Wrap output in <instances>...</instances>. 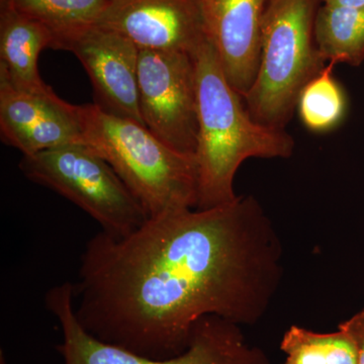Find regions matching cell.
<instances>
[{
	"label": "cell",
	"mask_w": 364,
	"mask_h": 364,
	"mask_svg": "<svg viewBox=\"0 0 364 364\" xmlns=\"http://www.w3.org/2000/svg\"><path fill=\"white\" fill-rule=\"evenodd\" d=\"M282 262L272 219L254 196H238L151 218L126 236H93L73 284L74 310L105 343L173 358L207 316L257 324L279 293Z\"/></svg>",
	"instance_id": "obj_1"
},
{
	"label": "cell",
	"mask_w": 364,
	"mask_h": 364,
	"mask_svg": "<svg viewBox=\"0 0 364 364\" xmlns=\"http://www.w3.org/2000/svg\"><path fill=\"white\" fill-rule=\"evenodd\" d=\"M196 66L198 134V203L207 210L237 200L234 179L249 158H289L294 140L286 130L254 121L244 98L230 85L210 39L193 54Z\"/></svg>",
	"instance_id": "obj_2"
},
{
	"label": "cell",
	"mask_w": 364,
	"mask_h": 364,
	"mask_svg": "<svg viewBox=\"0 0 364 364\" xmlns=\"http://www.w3.org/2000/svg\"><path fill=\"white\" fill-rule=\"evenodd\" d=\"M77 114L83 143L111 165L148 219L196 208L195 155L172 149L143 124L107 114L95 104L77 105Z\"/></svg>",
	"instance_id": "obj_3"
},
{
	"label": "cell",
	"mask_w": 364,
	"mask_h": 364,
	"mask_svg": "<svg viewBox=\"0 0 364 364\" xmlns=\"http://www.w3.org/2000/svg\"><path fill=\"white\" fill-rule=\"evenodd\" d=\"M322 0H267L261 28L257 77L244 97L254 121L286 130L299 95L324 70L314 25Z\"/></svg>",
	"instance_id": "obj_4"
},
{
	"label": "cell",
	"mask_w": 364,
	"mask_h": 364,
	"mask_svg": "<svg viewBox=\"0 0 364 364\" xmlns=\"http://www.w3.org/2000/svg\"><path fill=\"white\" fill-rule=\"evenodd\" d=\"M45 304L61 327L63 341L56 350L63 364H270L262 349L246 341L240 326L217 316L196 322L188 348L182 353L158 359L105 343L86 332L76 318L70 282L50 289Z\"/></svg>",
	"instance_id": "obj_5"
},
{
	"label": "cell",
	"mask_w": 364,
	"mask_h": 364,
	"mask_svg": "<svg viewBox=\"0 0 364 364\" xmlns=\"http://www.w3.org/2000/svg\"><path fill=\"white\" fill-rule=\"evenodd\" d=\"M20 169L31 181L82 208L112 236H126L148 220L111 165L85 143L23 155Z\"/></svg>",
	"instance_id": "obj_6"
},
{
	"label": "cell",
	"mask_w": 364,
	"mask_h": 364,
	"mask_svg": "<svg viewBox=\"0 0 364 364\" xmlns=\"http://www.w3.org/2000/svg\"><path fill=\"white\" fill-rule=\"evenodd\" d=\"M138 90L144 126L172 149L196 156L198 121L193 55L140 50Z\"/></svg>",
	"instance_id": "obj_7"
},
{
	"label": "cell",
	"mask_w": 364,
	"mask_h": 364,
	"mask_svg": "<svg viewBox=\"0 0 364 364\" xmlns=\"http://www.w3.org/2000/svg\"><path fill=\"white\" fill-rule=\"evenodd\" d=\"M53 49L66 50L85 67L100 109L143 124L139 107L138 61L140 50L109 28L87 26L61 38Z\"/></svg>",
	"instance_id": "obj_8"
},
{
	"label": "cell",
	"mask_w": 364,
	"mask_h": 364,
	"mask_svg": "<svg viewBox=\"0 0 364 364\" xmlns=\"http://www.w3.org/2000/svg\"><path fill=\"white\" fill-rule=\"evenodd\" d=\"M97 25L139 50L193 55L208 39L200 0H112Z\"/></svg>",
	"instance_id": "obj_9"
},
{
	"label": "cell",
	"mask_w": 364,
	"mask_h": 364,
	"mask_svg": "<svg viewBox=\"0 0 364 364\" xmlns=\"http://www.w3.org/2000/svg\"><path fill=\"white\" fill-rule=\"evenodd\" d=\"M0 134L2 142L23 155L83 143L77 105L55 92L37 95L0 82Z\"/></svg>",
	"instance_id": "obj_10"
},
{
	"label": "cell",
	"mask_w": 364,
	"mask_h": 364,
	"mask_svg": "<svg viewBox=\"0 0 364 364\" xmlns=\"http://www.w3.org/2000/svg\"><path fill=\"white\" fill-rule=\"evenodd\" d=\"M267 0H200L208 39L230 85L245 97L257 77Z\"/></svg>",
	"instance_id": "obj_11"
},
{
	"label": "cell",
	"mask_w": 364,
	"mask_h": 364,
	"mask_svg": "<svg viewBox=\"0 0 364 364\" xmlns=\"http://www.w3.org/2000/svg\"><path fill=\"white\" fill-rule=\"evenodd\" d=\"M51 31L20 13L9 1H1L0 14V82L37 95L54 92L38 69L41 52L52 48Z\"/></svg>",
	"instance_id": "obj_12"
},
{
	"label": "cell",
	"mask_w": 364,
	"mask_h": 364,
	"mask_svg": "<svg viewBox=\"0 0 364 364\" xmlns=\"http://www.w3.org/2000/svg\"><path fill=\"white\" fill-rule=\"evenodd\" d=\"M314 38L326 64L359 66L364 61V9L328 6L318 7Z\"/></svg>",
	"instance_id": "obj_13"
},
{
	"label": "cell",
	"mask_w": 364,
	"mask_h": 364,
	"mask_svg": "<svg viewBox=\"0 0 364 364\" xmlns=\"http://www.w3.org/2000/svg\"><path fill=\"white\" fill-rule=\"evenodd\" d=\"M20 13L51 31L53 45L61 38L97 25L112 0H9Z\"/></svg>",
	"instance_id": "obj_14"
},
{
	"label": "cell",
	"mask_w": 364,
	"mask_h": 364,
	"mask_svg": "<svg viewBox=\"0 0 364 364\" xmlns=\"http://www.w3.org/2000/svg\"><path fill=\"white\" fill-rule=\"evenodd\" d=\"M282 364H358L353 341L346 333H318L291 326L282 336Z\"/></svg>",
	"instance_id": "obj_15"
},
{
	"label": "cell",
	"mask_w": 364,
	"mask_h": 364,
	"mask_svg": "<svg viewBox=\"0 0 364 364\" xmlns=\"http://www.w3.org/2000/svg\"><path fill=\"white\" fill-rule=\"evenodd\" d=\"M333 64L314 77L299 95V117L308 130L324 133L336 128L345 114L346 100L343 90L332 75Z\"/></svg>",
	"instance_id": "obj_16"
},
{
	"label": "cell",
	"mask_w": 364,
	"mask_h": 364,
	"mask_svg": "<svg viewBox=\"0 0 364 364\" xmlns=\"http://www.w3.org/2000/svg\"><path fill=\"white\" fill-rule=\"evenodd\" d=\"M338 329L346 333L353 341L358 353V364H364V309L340 323Z\"/></svg>",
	"instance_id": "obj_17"
},
{
	"label": "cell",
	"mask_w": 364,
	"mask_h": 364,
	"mask_svg": "<svg viewBox=\"0 0 364 364\" xmlns=\"http://www.w3.org/2000/svg\"><path fill=\"white\" fill-rule=\"evenodd\" d=\"M322 4H328V6L364 9V0H322Z\"/></svg>",
	"instance_id": "obj_18"
},
{
	"label": "cell",
	"mask_w": 364,
	"mask_h": 364,
	"mask_svg": "<svg viewBox=\"0 0 364 364\" xmlns=\"http://www.w3.org/2000/svg\"><path fill=\"white\" fill-rule=\"evenodd\" d=\"M0 364H7L6 356H4V351H0Z\"/></svg>",
	"instance_id": "obj_19"
},
{
	"label": "cell",
	"mask_w": 364,
	"mask_h": 364,
	"mask_svg": "<svg viewBox=\"0 0 364 364\" xmlns=\"http://www.w3.org/2000/svg\"><path fill=\"white\" fill-rule=\"evenodd\" d=\"M1 1H9V0H1Z\"/></svg>",
	"instance_id": "obj_20"
}]
</instances>
